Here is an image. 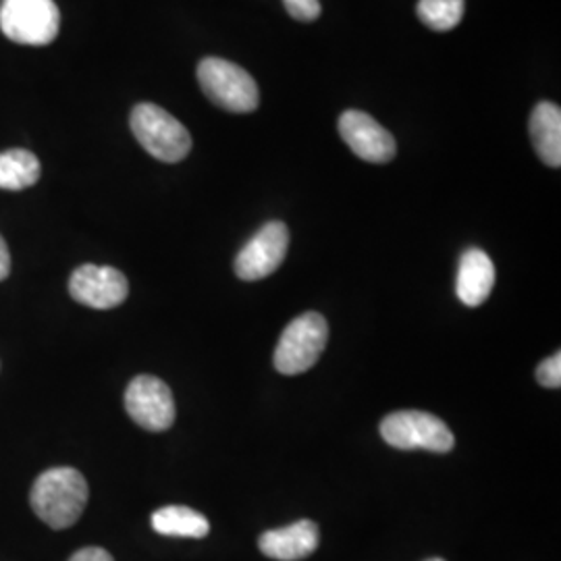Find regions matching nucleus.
<instances>
[{"label": "nucleus", "mask_w": 561, "mask_h": 561, "mask_svg": "<svg viewBox=\"0 0 561 561\" xmlns=\"http://www.w3.org/2000/svg\"><path fill=\"white\" fill-rule=\"evenodd\" d=\"M329 340V324L317 312H306L289 322L275 350V368L280 375H301L321 358Z\"/></svg>", "instance_id": "423d86ee"}, {"label": "nucleus", "mask_w": 561, "mask_h": 561, "mask_svg": "<svg viewBox=\"0 0 561 561\" xmlns=\"http://www.w3.org/2000/svg\"><path fill=\"white\" fill-rule=\"evenodd\" d=\"M530 138L547 167H561V111L553 102H539L530 115Z\"/></svg>", "instance_id": "ddd939ff"}, {"label": "nucleus", "mask_w": 561, "mask_h": 561, "mask_svg": "<svg viewBox=\"0 0 561 561\" xmlns=\"http://www.w3.org/2000/svg\"><path fill=\"white\" fill-rule=\"evenodd\" d=\"M60 13L55 0H2L0 30L23 46H46L59 36Z\"/></svg>", "instance_id": "39448f33"}, {"label": "nucleus", "mask_w": 561, "mask_h": 561, "mask_svg": "<svg viewBox=\"0 0 561 561\" xmlns=\"http://www.w3.org/2000/svg\"><path fill=\"white\" fill-rule=\"evenodd\" d=\"M495 285V264L486 252L470 248L461 254L456 294L461 304L477 308L491 296Z\"/></svg>", "instance_id": "f8f14e48"}, {"label": "nucleus", "mask_w": 561, "mask_h": 561, "mask_svg": "<svg viewBox=\"0 0 561 561\" xmlns=\"http://www.w3.org/2000/svg\"><path fill=\"white\" fill-rule=\"evenodd\" d=\"M340 134L350 150L362 161L385 164L393 161L398 152L396 138L362 111H345L340 117Z\"/></svg>", "instance_id": "9d476101"}, {"label": "nucleus", "mask_w": 561, "mask_h": 561, "mask_svg": "<svg viewBox=\"0 0 561 561\" xmlns=\"http://www.w3.org/2000/svg\"><path fill=\"white\" fill-rule=\"evenodd\" d=\"M152 528L162 537H181V539H204L210 533L206 516L185 507V505H167L152 514Z\"/></svg>", "instance_id": "4468645a"}, {"label": "nucleus", "mask_w": 561, "mask_h": 561, "mask_svg": "<svg viewBox=\"0 0 561 561\" xmlns=\"http://www.w3.org/2000/svg\"><path fill=\"white\" fill-rule=\"evenodd\" d=\"M41 180V161L34 152L13 148L0 152V190L20 192Z\"/></svg>", "instance_id": "2eb2a0df"}, {"label": "nucleus", "mask_w": 561, "mask_h": 561, "mask_svg": "<svg viewBox=\"0 0 561 561\" xmlns=\"http://www.w3.org/2000/svg\"><path fill=\"white\" fill-rule=\"evenodd\" d=\"M537 381L547 389H560L561 387V354H553L537 366Z\"/></svg>", "instance_id": "a211bd4d"}, {"label": "nucleus", "mask_w": 561, "mask_h": 561, "mask_svg": "<svg viewBox=\"0 0 561 561\" xmlns=\"http://www.w3.org/2000/svg\"><path fill=\"white\" fill-rule=\"evenodd\" d=\"M426 561H445V560H442V558H431V560H426Z\"/></svg>", "instance_id": "412c9836"}, {"label": "nucleus", "mask_w": 561, "mask_h": 561, "mask_svg": "<svg viewBox=\"0 0 561 561\" xmlns=\"http://www.w3.org/2000/svg\"><path fill=\"white\" fill-rule=\"evenodd\" d=\"M283 4L294 20L310 23L321 18V0H283Z\"/></svg>", "instance_id": "f3484780"}, {"label": "nucleus", "mask_w": 561, "mask_h": 561, "mask_svg": "<svg viewBox=\"0 0 561 561\" xmlns=\"http://www.w3.org/2000/svg\"><path fill=\"white\" fill-rule=\"evenodd\" d=\"M289 248V229L280 221L266 222L241 248L236 259V275L241 280H261L279 268Z\"/></svg>", "instance_id": "6e6552de"}, {"label": "nucleus", "mask_w": 561, "mask_h": 561, "mask_svg": "<svg viewBox=\"0 0 561 561\" xmlns=\"http://www.w3.org/2000/svg\"><path fill=\"white\" fill-rule=\"evenodd\" d=\"M88 497V482L80 470L62 466L42 472L32 486L30 503L44 524L65 530L80 520Z\"/></svg>", "instance_id": "f257e3e1"}, {"label": "nucleus", "mask_w": 561, "mask_h": 561, "mask_svg": "<svg viewBox=\"0 0 561 561\" xmlns=\"http://www.w3.org/2000/svg\"><path fill=\"white\" fill-rule=\"evenodd\" d=\"M131 131L141 148L162 162H180L192 150V136L181 121L175 119L161 106L141 102L129 117Z\"/></svg>", "instance_id": "f03ea898"}, {"label": "nucleus", "mask_w": 561, "mask_h": 561, "mask_svg": "<svg viewBox=\"0 0 561 561\" xmlns=\"http://www.w3.org/2000/svg\"><path fill=\"white\" fill-rule=\"evenodd\" d=\"M382 442L401 451L426 449L447 454L454 449L456 437L439 419L421 410H401L385 416L381 422Z\"/></svg>", "instance_id": "20e7f679"}, {"label": "nucleus", "mask_w": 561, "mask_h": 561, "mask_svg": "<svg viewBox=\"0 0 561 561\" xmlns=\"http://www.w3.org/2000/svg\"><path fill=\"white\" fill-rule=\"evenodd\" d=\"M71 298L88 308L111 310L117 308L129 296L127 277L113 266L81 264L69 279Z\"/></svg>", "instance_id": "1a4fd4ad"}, {"label": "nucleus", "mask_w": 561, "mask_h": 561, "mask_svg": "<svg viewBox=\"0 0 561 561\" xmlns=\"http://www.w3.org/2000/svg\"><path fill=\"white\" fill-rule=\"evenodd\" d=\"M319 526L312 520H298L285 528L266 530L259 541V547L271 560L300 561L310 558L319 549Z\"/></svg>", "instance_id": "9b49d317"}, {"label": "nucleus", "mask_w": 561, "mask_h": 561, "mask_svg": "<svg viewBox=\"0 0 561 561\" xmlns=\"http://www.w3.org/2000/svg\"><path fill=\"white\" fill-rule=\"evenodd\" d=\"M466 11L463 0H419V20L433 32H449L460 25Z\"/></svg>", "instance_id": "dca6fc26"}, {"label": "nucleus", "mask_w": 561, "mask_h": 561, "mask_svg": "<svg viewBox=\"0 0 561 561\" xmlns=\"http://www.w3.org/2000/svg\"><path fill=\"white\" fill-rule=\"evenodd\" d=\"M69 561H115L113 560V556L106 551V549H101V547H85V549H80L78 553H73L71 556V560Z\"/></svg>", "instance_id": "6ab92c4d"}, {"label": "nucleus", "mask_w": 561, "mask_h": 561, "mask_svg": "<svg viewBox=\"0 0 561 561\" xmlns=\"http://www.w3.org/2000/svg\"><path fill=\"white\" fill-rule=\"evenodd\" d=\"M198 83L206 99L229 113H252L259 108L261 92L254 78L236 62L208 57L198 65Z\"/></svg>", "instance_id": "7ed1b4c3"}, {"label": "nucleus", "mask_w": 561, "mask_h": 561, "mask_svg": "<svg viewBox=\"0 0 561 561\" xmlns=\"http://www.w3.org/2000/svg\"><path fill=\"white\" fill-rule=\"evenodd\" d=\"M11 273V254L7 248V241L0 236V280L7 279Z\"/></svg>", "instance_id": "aec40b11"}, {"label": "nucleus", "mask_w": 561, "mask_h": 561, "mask_svg": "<svg viewBox=\"0 0 561 561\" xmlns=\"http://www.w3.org/2000/svg\"><path fill=\"white\" fill-rule=\"evenodd\" d=\"M125 410L131 421L150 433H162L175 422V400L167 382L140 375L125 391Z\"/></svg>", "instance_id": "0eeeda50"}]
</instances>
